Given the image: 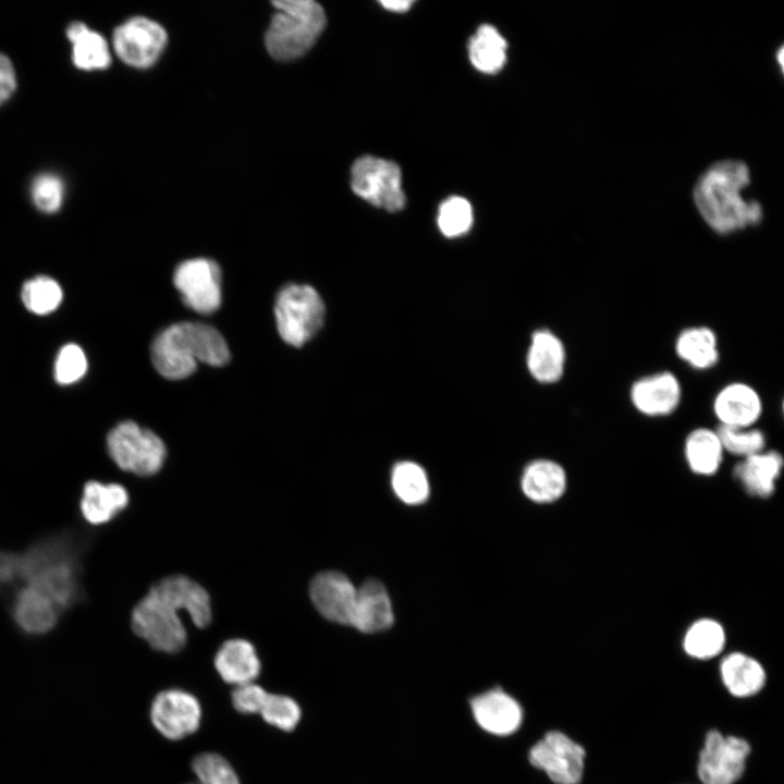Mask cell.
<instances>
[{"instance_id":"cell-1","label":"cell","mask_w":784,"mask_h":784,"mask_svg":"<svg viewBox=\"0 0 784 784\" xmlns=\"http://www.w3.org/2000/svg\"><path fill=\"white\" fill-rule=\"evenodd\" d=\"M185 611L197 627L211 621L207 591L184 575L168 576L155 584L132 611L134 633L154 649L174 653L186 642V630L179 615Z\"/></svg>"},{"instance_id":"cell-2","label":"cell","mask_w":784,"mask_h":784,"mask_svg":"<svg viewBox=\"0 0 784 784\" xmlns=\"http://www.w3.org/2000/svg\"><path fill=\"white\" fill-rule=\"evenodd\" d=\"M749 183L748 166L736 159L718 161L698 177L693 189V200L700 217L713 232L728 235L761 222V205L742 196V191Z\"/></svg>"},{"instance_id":"cell-3","label":"cell","mask_w":784,"mask_h":784,"mask_svg":"<svg viewBox=\"0 0 784 784\" xmlns=\"http://www.w3.org/2000/svg\"><path fill=\"white\" fill-rule=\"evenodd\" d=\"M230 351L222 334L213 327L183 321L162 330L151 344V360L164 378L180 380L191 376L198 362L225 365Z\"/></svg>"},{"instance_id":"cell-4","label":"cell","mask_w":784,"mask_h":784,"mask_svg":"<svg viewBox=\"0 0 784 784\" xmlns=\"http://www.w3.org/2000/svg\"><path fill=\"white\" fill-rule=\"evenodd\" d=\"M20 578L46 595L60 612L78 600V564L61 539L37 543L21 555Z\"/></svg>"},{"instance_id":"cell-5","label":"cell","mask_w":784,"mask_h":784,"mask_svg":"<svg viewBox=\"0 0 784 784\" xmlns=\"http://www.w3.org/2000/svg\"><path fill=\"white\" fill-rule=\"evenodd\" d=\"M277 9L265 35L268 52L277 60L303 56L326 26L323 8L314 0H277Z\"/></svg>"},{"instance_id":"cell-6","label":"cell","mask_w":784,"mask_h":784,"mask_svg":"<svg viewBox=\"0 0 784 784\" xmlns=\"http://www.w3.org/2000/svg\"><path fill=\"white\" fill-rule=\"evenodd\" d=\"M274 316L282 340L299 347L322 327L324 304L314 287L287 284L278 293Z\"/></svg>"},{"instance_id":"cell-7","label":"cell","mask_w":784,"mask_h":784,"mask_svg":"<svg viewBox=\"0 0 784 784\" xmlns=\"http://www.w3.org/2000/svg\"><path fill=\"white\" fill-rule=\"evenodd\" d=\"M107 449L119 468L137 476H150L162 467L167 449L151 430L134 421L117 425L107 436Z\"/></svg>"},{"instance_id":"cell-8","label":"cell","mask_w":784,"mask_h":784,"mask_svg":"<svg viewBox=\"0 0 784 784\" xmlns=\"http://www.w3.org/2000/svg\"><path fill=\"white\" fill-rule=\"evenodd\" d=\"M351 186L357 196L388 211L405 206L401 169L393 161L362 156L352 166Z\"/></svg>"},{"instance_id":"cell-9","label":"cell","mask_w":784,"mask_h":784,"mask_svg":"<svg viewBox=\"0 0 784 784\" xmlns=\"http://www.w3.org/2000/svg\"><path fill=\"white\" fill-rule=\"evenodd\" d=\"M749 752L750 746L745 739L710 731L699 754L700 781L703 784H734L744 773Z\"/></svg>"},{"instance_id":"cell-10","label":"cell","mask_w":784,"mask_h":784,"mask_svg":"<svg viewBox=\"0 0 784 784\" xmlns=\"http://www.w3.org/2000/svg\"><path fill=\"white\" fill-rule=\"evenodd\" d=\"M528 758L555 784H579L581 781L585 749L561 732L547 733L531 747Z\"/></svg>"},{"instance_id":"cell-11","label":"cell","mask_w":784,"mask_h":784,"mask_svg":"<svg viewBox=\"0 0 784 784\" xmlns=\"http://www.w3.org/2000/svg\"><path fill=\"white\" fill-rule=\"evenodd\" d=\"M173 283L186 306L196 313H215L221 304V271L207 258H195L180 264Z\"/></svg>"},{"instance_id":"cell-12","label":"cell","mask_w":784,"mask_h":784,"mask_svg":"<svg viewBox=\"0 0 784 784\" xmlns=\"http://www.w3.org/2000/svg\"><path fill=\"white\" fill-rule=\"evenodd\" d=\"M117 56L134 68H148L156 62L167 44V33L157 22L135 16L119 25L112 37Z\"/></svg>"},{"instance_id":"cell-13","label":"cell","mask_w":784,"mask_h":784,"mask_svg":"<svg viewBox=\"0 0 784 784\" xmlns=\"http://www.w3.org/2000/svg\"><path fill=\"white\" fill-rule=\"evenodd\" d=\"M150 719L159 733L176 740L198 730L201 709L192 694L180 689H168L154 699Z\"/></svg>"},{"instance_id":"cell-14","label":"cell","mask_w":784,"mask_h":784,"mask_svg":"<svg viewBox=\"0 0 784 784\" xmlns=\"http://www.w3.org/2000/svg\"><path fill=\"white\" fill-rule=\"evenodd\" d=\"M682 384L671 371H658L635 380L629 388L634 408L647 417L673 414L682 402Z\"/></svg>"},{"instance_id":"cell-15","label":"cell","mask_w":784,"mask_h":784,"mask_svg":"<svg viewBox=\"0 0 784 784\" xmlns=\"http://www.w3.org/2000/svg\"><path fill=\"white\" fill-rule=\"evenodd\" d=\"M357 588L346 575L326 571L314 577L309 596L317 611L327 620L350 625L352 623Z\"/></svg>"},{"instance_id":"cell-16","label":"cell","mask_w":784,"mask_h":784,"mask_svg":"<svg viewBox=\"0 0 784 784\" xmlns=\"http://www.w3.org/2000/svg\"><path fill=\"white\" fill-rule=\"evenodd\" d=\"M713 414L722 427L749 428L760 419L763 404L759 392L748 383L725 384L713 399Z\"/></svg>"},{"instance_id":"cell-17","label":"cell","mask_w":784,"mask_h":784,"mask_svg":"<svg viewBox=\"0 0 784 784\" xmlns=\"http://www.w3.org/2000/svg\"><path fill=\"white\" fill-rule=\"evenodd\" d=\"M471 711L482 730L498 736L514 733L523 720L518 702L501 689H492L475 697L471 700Z\"/></svg>"},{"instance_id":"cell-18","label":"cell","mask_w":784,"mask_h":784,"mask_svg":"<svg viewBox=\"0 0 784 784\" xmlns=\"http://www.w3.org/2000/svg\"><path fill=\"white\" fill-rule=\"evenodd\" d=\"M393 621L391 600L383 584L367 579L357 588L351 626L371 634L390 628Z\"/></svg>"},{"instance_id":"cell-19","label":"cell","mask_w":784,"mask_h":784,"mask_svg":"<svg viewBox=\"0 0 784 784\" xmlns=\"http://www.w3.org/2000/svg\"><path fill=\"white\" fill-rule=\"evenodd\" d=\"M783 457L776 451H761L742 458L734 467V478L750 495L771 497L783 468Z\"/></svg>"},{"instance_id":"cell-20","label":"cell","mask_w":784,"mask_h":784,"mask_svg":"<svg viewBox=\"0 0 784 784\" xmlns=\"http://www.w3.org/2000/svg\"><path fill=\"white\" fill-rule=\"evenodd\" d=\"M526 362L535 380L540 383H554L562 378L565 370V346L552 331L537 330L531 336Z\"/></svg>"},{"instance_id":"cell-21","label":"cell","mask_w":784,"mask_h":784,"mask_svg":"<svg viewBox=\"0 0 784 784\" xmlns=\"http://www.w3.org/2000/svg\"><path fill=\"white\" fill-rule=\"evenodd\" d=\"M61 612L42 592L24 585L12 603V616L17 626L28 634H45L52 629Z\"/></svg>"},{"instance_id":"cell-22","label":"cell","mask_w":784,"mask_h":784,"mask_svg":"<svg viewBox=\"0 0 784 784\" xmlns=\"http://www.w3.org/2000/svg\"><path fill=\"white\" fill-rule=\"evenodd\" d=\"M215 666L221 678L234 686L253 683L260 673L254 646L245 639H230L218 650Z\"/></svg>"},{"instance_id":"cell-23","label":"cell","mask_w":784,"mask_h":784,"mask_svg":"<svg viewBox=\"0 0 784 784\" xmlns=\"http://www.w3.org/2000/svg\"><path fill=\"white\" fill-rule=\"evenodd\" d=\"M128 504V493L119 483L87 481L82 491L79 510L82 516L91 525L111 520Z\"/></svg>"},{"instance_id":"cell-24","label":"cell","mask_w":784,"mask_h":784,"mask_svg":"<svg viewBox=\"0 0 784 784\" xmlns=\"http://www.w3.org/2000/svg\"><path fill=\"white\" fill-rule=\"evenodd\" d=\"M567 487L565 469L551 460H536L529 463L522 476L524 494L536 503H552L559 500Z\"/></svg>"},{"instance_id":"cell-25","label":"cell","mask_w":784,"mask_h":784,"mask_svg":"<svg viewBox=\"0 0 784 784\" xmlns=\"http://www.w3.org/2000/svg\"><path fill=\"white\" fill-rule=\"evenodd\" d=\"M720 674L726 689L733 696L742 698L760 691L767 678L761 663L743 652L725 656L720 664Z\"/></svg>"},{"instance_id":"cell-26","label":"cell","mask_w":784,"mask_h":784,"mask_svg":"<svg viewBox=\"0 0 784 784\" xmlns=\"http://www.w3.org/2000/svg\"><path fill=\"white\" fill-rule=\"evenodd\" d=\"M674 350L679 359L697 370L714 367L720 358L716 334L706 326L682 330L675 339Z\"/></svg>"},{"instance_id":"cell-27","label":"cell","mask_w":784,"mask_h":784,"mask_svg":"<svg viewBox=\"0 0 784 784\" xmlns=\"http://www.w3.org/2000/svg\"><path fill=\"white\" fill-rule=\"evenodd\" d=\"M724 450L715 429L699 427L684 442V456L689 469L699 476H712L723 462Z\"/></svg>"},{"instance_id":"cell-28","label":"cell","mask_w":784,"mask_h":784,"mask_svg":"<svg viewBox=\"0 0 784 784\" xmlns=\"http://www.w3.org/2000/svg\"><path fill=\"white\" fill-rule=\"evenodd\" d=\"M66 37L72 44V61L84 71L105 70L111 63L106 39L82 22H72L66 28Z\"/></svg>"},{"instance_id":"cell-29","label":"cell","mask_w":784,"mask_h":784,"mask_svg":"<svg viewBox=\"0 0 784 784\" xmlns=\"http://www.w3.org/2000/svg\"><path fill=\"white\" fill-rule=\"evenodd\" d=\"M506 40L489 24L478 27L468 44L471 64L480 72L495 74L506 62Z\"/></svg>"},{"instance_id":"cell-30","label":"cell","mask_w":784,"mask_h":784,"mask_svg":"<svg viewBox=\"0 0 784 784\" xmlns=\"http://www.w3.org/2000/svg\"><path fill=\"white\" fill-rule=\"evenodd\" d=\"M726 642L723 625L714 618L696 620L687 628L683 638L685 652L699 660H708L720 654Z\"/></svg>"},{"instance_id":"cell-31","label":"cell","mask_w":784,"mask_h":784,"mask_svg":"<svg viewBox=\"0 0 784 784\" xmlns=\"http://www.w3.org/2000/svg\"><path fill=\"white\" fill-rule=\"evenodd\" d=\"M391 485L396 497L406 504L418 505L429 495L426 471L414 462L404 461L394 465Z\"/></svg>"},{"instance_id":"cell-32","label":"cell","mask_w":784,"mask_h":784,"mask_svg":"<svg viewBox=\"0 0 784 784\" xmlns=\"http://www.w3.org/2000/svg\"><path fill=\"white\" fill-rule=\"evenodd\" d=\"M24 306L36 315H47L56 310L62 302V289L59 283L45 275L26 281L22 287Z\"/></svg>"},{"instance_id":"cell-33","label":"cell","mask_w":784,"mask_h":784,"mask_svg":"<svg viewBox=\"0 0 784 784\" xmlns=\"http://www.w3.org/2000/svg\"><path fill=\"white\" fill-rule=\"evenodd\" d=\"M473 220L471 205L463 197L452 196L439 207L438 225L446 237L466 234L473 225Z\"/></svg>"},{"instance_id":"cell-34","label":"cell","mask_w":784,"mask_h":784,"mask_svg":"<svg viewBox=\"0 0 784 784\" xmlns=\"http://www.w3.org/2000/svg\"><path fill=\"white\" fill-rule=\"evenodd\" d=\"M715 430L725 453L745 458L764 450V433L757 428L719 426Z\"/></svg>"},{"instance_id":"cell-35","label":"cell","mask_w":784,"mask_h":784,"mask_svg":"<svg viewBox=\"0 0 784 784\" xmlns=\"http://www.w3.org/2000/svg\"><path fill=\"white\" fill-rule=\"evenodd\" d=\"M192 770L197 781L188 784H241L232 765L218 754L198 755L192 762Z\"/></svg>"},{"instance_id":"cell-36","label":"cell","mask_w":784,"mask_h":784,"mask_svg":"<svg viewBox=\"0 0 784 784\" xmlns=\"http://www.w3.org/2000/svg\"><path fill=\"white\" fill-rule=\"evenodd\" d=\"M258 714L267 723L289 732L296 727L301 719V709L291 697L268 693Z\"/></svg>"},{"instance_id":"cell-37","label":"cell","mask_w":784,"mask_h":784,"mask_svg":"<svg viewBox=\"0 0 784 784\" xmlns=\"http://www.w3.org/2000/svg\"><path fill=\"white\" fill-rule=\"evenodd\" d=\"M32 199L35 206L46 212L58 211L63 203L64 183L54 173H41L37 175L30 187Z\"/></svg>"},{"instance_id":"cell-38","label":"cell","mask_w":784,"mask_h":784,"mask_svg":"<svg viewBox=\"0 0 784 784\" xmlns=\"http://www.w3.org/2000/svg\"><path fill=\"white\" fill-rule=\"evenodd\" d=\"M87 370V359L76 344H66L58 353L54 363V378L60 384L78 381Z\"/></svg>"},{"instance_id":"cell-39","label":"cell","mask_w":784,"mask_h":784,"mask_svg":"<svg viewBox=\"0 0 784 784\" xmlns=\"http://www.w3.org/2000/svg\"><path fill=\"white\" fill-rule=\"evenodd\" d=\"M268 693L259 685L247 683L235 686L232 703L235 710L244 714L259 713Z\"/></svg>"},{"instance_id":"cell-40","label":"cell","mask_w":784,"mask_h":784,"mask_svg":"<svg viewBox=\"0 0 784 784\" xmlns=\"http://www.w3.org/2000/svg\"><path fill=\"white\" fill-rule=\"evenodd\" d=\"M16 88V75L11 60L0 52V105L5 102Z\"/></svg>"},{"instance_id":"cell-41","label":"cell","mask_w":784,"mask_h":784,"mask_svg":"<svg viewBox=\"0 0 784 784\" xmlns=\"http://www.w3.org/2000/svg\"><path fill=\"white\" fill-rule=\"evenodd\" d=\"M21 555L0 551V588L20 578Z\"/></svg>"},{"instance_id":"cell-42","label":"cell","mask_w":784,"mask_h":784,"mask_svg":"<svg viewBox=\"0 0 784 784\" xmlns=\"http://www.w3.org/2000/svg\"><path fill=\"white\" fill-rule=\"evenodd\" d=\"M380 3L384 9H387L389 11L396 12V13H403L411 9L413 1H407V0H400V1L393 0L392 1V0H390V1H381Z\"/></svg>"}]
</instances>
